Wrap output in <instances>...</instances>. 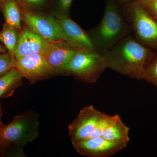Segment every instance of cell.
Segmentation results:
<instances>
[{"label":"cell","instance_id":"23","mask_svg":"<svg viewBox=\"0 0 157 157\" xmlns=\"http://www.w3.org/2000/svg\"><path fill=\"white\" fill-rule=\"evenodd\" d=\"M3 115L2 110V107L0 104V130L5 126L2 121V116Z\"/></svg>","mask_w":157,"mask_h":157},{"label":"cell","instance_id":"7","mask_svg":"<svg viewBox=\"0 0 157 157\" xmlns=\"http://www.w3.org/2000/svg\"><path fill=\"white\" fill-rule=\"evenodd\" d=\"M21 11L22 20L28 28L50 42L63 41V32L56 19L51 15L25 9Z\"/></svg>","mask_w":157,"mask_h":157},{"label":"cell","instance_id":"10","mask_svg":"<svg viewBox=\"0 0 157 157\" xmlns=\"http://www.w3.org/2000/svg\"><path fill=\"white\" fill-rule=\"evenodd\" d=\"M51 42L29 28L21 30L14 55L16 60L23 57L40 54L45 56L50 49Z\"/></svg>","mask_w":157,"mask_h":157},{"label":"cell","instance_id":"15","mask_svg":"<svg viewBox=\"0 0 157 157\" xmlns=\"http://www.w3.org/2000/svg\"><path fill=\"white\" fill-rule=\"evenodd\" d=\"M21 30L5 22L0 32V42L6 48L7 52L14 54Z\"/></svg>","mask_w":157,"mask_h":157},{"label":"cell","instance_id":"1","mask_svg":"<svg viewBox=\"0 0 157 157\" xmlns=\"http://www.w3.org/2000/svg\"><path fill=\"white\" fill-rule=\"evenodd\" d=\"M156 52L129 34L104 54L107 68L140 80Z\"/></svg>","mask_w":157,"mask_h":157},{"label":"cell","instance_id":"8","mask_svg":"<svg viewBox=\"0 0 157 157\" xmlns=\"http://www.w3.org/2000/svg\"><path fill=\"white\" fill-rule=\"evenodd\" d=\"M15 67L32 83L56 73L45 56L40 54L30 55L16 60Z\"/></svg>","mask_w":157,"mask_h":157},{"label":"cell","instance_id":"14","mask_svg":"<svg viewBox=\"0 0 157 157\" xmlns=\"http://www.w3.org/2000/svg\"><path fill=\"white\" fill-rule=\"evenodd\" d=\"M20 7L17 0H3L0 4L6 23L19 30H21L22 20Z\"/></svg>","mask_w":157,"mask_h":157},{"label":"cell","instance_id":"16","mask_svg":"<svg viewBox=\"0 0 157 157\" xmlns=\"http://www.w3.org/2000/svg\"><path fill=\"white\" fill-rule=\"evenodd\" d=\"M143 79L157 88V52L147 67Z\"/></svg>","mask_w":157,"mask_h":157},{"label":"cell","instance_id":"21","mask_svg":"<svg viewBox=\"0 0 157 157\" xmlns=\"http://www.w3.org/2000/svg\"><path fill=\"white\" fill-rule=\"evenodd\" d=\"M8 147L0 143V157H3L7 153Z\"/></svg>","mask_w":157,"mask_h":157},{"label":"cell","instance_id":"24","mask_svg":"<svg viewBox=\"0 0 157 157\" xmlns=\"http://www.w3.org/2000/svg\"><path fill=\"white\" fill-rule=\"evenodd\" d=\"M6 51H7V50H6V48H5V46H4V45L0 42V54L5 53V52H7Z\"/></svg>","mask_w":157,"mask_h":157},{"label":"cell","instance_id":"4","mask_svg":"<svg viewBox=\"0 0 157 157\" xmlns=\"http://www.w3.org/2000/svg\"><path fill=\"white\" fill-rule=\"evenodd\" d=\"M107 68L104 53L95 49H78L63 69V73L88 84L98 81Z\"/></svg>","mask_w":157,"mask_h":157},{"label":"cell","instance_id":"13","mask_svg":"<svg viewBox=\"0 0 157 157\" xmlns=\"http://www.w3.org/2000/svg\"><path fill=\"white\" fill-rule=\"evenodd\" d=\"M23 78L22 73L15 67L0 76V99L13 96L15 90L22 85Z\"/></svg>","mask_w":157,"mask_h":157},{"label":"cell","instance_id":"18","mask_svg":"<svg viewBox=\"0 0 157 157\" xmlns=\"http://www.w3.org/2000/svg\"><path fill=\"white\" fill-rule=\"evenodd\" d=\"M157 20V0H137Z\"/></svg>","mask_w":157,"mask_h":157},{"label":"cell","instance_id":"20","mask_svg":"<svg viewBox=\"0 0 157 157\" xmlns=\"http://www.w3.org/2000/svg\"><path fill=\"white\" fill-rule=\"evenodd\" d=\"M46 0H17L20 6L26 7H37L41 6Z\"/></svg>","mask_w":157,"mask_h":157},{"label":"cell","instance_id":"5","mask_svg":"<svg viewBox=\"0 0 157 157\" xmlns=\"http://www.w3.org/2000/svg\"><path fill=\"white\" fill-rule=\"evenodd\" d=\"M121 9L135 39L146 47L157 50V20L137 0L122 5Z\"/></svg>","mask_w":157,"mask_h":157},{"label":"cell","instance_id":"9","mask_svg":"<svg viewBox=\"0 0 157 157\" xmlns=\"http://www.w3.org/2000/svg\"><path fill=\"white\" fill-rule=\"evenodd\" d=\"M74 148L81 155L88 157H109L125 148L127 145L95 137L72 142Z\"/></svg>","mask_w":157,"mask_h":157},{"label":"cell","instance_id":"3","mask_svg":"<svg viewBox=\"0 0 157 157\" xmlns=\"http://www.w3.org/2000/svg\"><path fill=\"white\" fill-rule=\"evenodd\" d=\"M39 114L27 111L14 117L0 130V143L8 149L15 148L16 156H25L23 148L39 137Z\"/></svg>","mask_w":157,"mask_h":157},{"label":"cell","instance_id":"6","mask_svg":"<svg viewBox=\"0 0 157 157\" xmlns=\"http://www.w3.org/2000/svg\"><path fill=\"white\" fill-rule=\"evenodd\" d=\"M107 116L93 105L84 107L68 126L71 142L89 138Z\"/></svg>","mask_w":157,"mask_h":157},{"label":"cell","instance_id":"25","mask_svg":"<svg viewBox=\"0 0 157 157\" xmlns=\"http://www.w3.org/2000/svg\"><path fill=\"white\" fill-rule=\"evenodd\" d=\"M3 1V0H0V4H1V3Z\"/></svg>","mask_w":157,"mask_h":157},{"label":"cell","instance_id":"2","mask_svg":"<svg viewBox=\"0 0 157 157\" xmlns=\"http://www.w3.org/2000/svg\"><path fill=\"white\" fill-rule=\"evenodd\" d=\"M131 33L121 6L113 0H106L102 20L88 34L96 50L104 53Z\"/></svg>","mask_w":157,"mask_h":157},{"label":"cell","instance_id":"19","mask_svg":"<svg viewBox=\"0 0 157 157\" xmlns=\"http://www.w3.org/2000/svg\"><path fill=\"white\" fill-rule=\"evenodd\" d=\"M73 0H58L59 9L63 16H67L70 11Z\"/></svg>","mask_w":157,"mask_h":157},{"label":"cell","instance_id":"22","mask_svg":"<svg viewBox=\"0 0 157 157\" xmlns=\"http://www.w3.org/2000/svg\"><path fill=\"white\" fill-rule=\"evenodd\" d=\"M115 2L117 3L120 6H122L124 4H127V3L130 2H133V1H136V0H113Z\"/></svg>","mask_w":157,"mask_h":157},{"label":"cell","instance_id":"11","mask_svg":"<svg viewBox=\"0 0 157 157\" xmlns=\"http://www.w3.org/2000/svg\"><path fill=\"white\" fill-rule=\"evenodd\" d=\"M56 20L61 28L64 42L77 49H95L88 33L75 21L63 15L59 16Z\"/></svg>","mask_w":157,"mask_h":157},{"label":"cell","instance_id":"12","mask_svg":"<svg viewBox=\"0 0 157 157\" xmlns=\"http://www.w3.org/2000/svg\"><path fill=\"white\" fill-rule=\"evenodd\" d=\"M78 49L64 41L51 42L50 49L45 56L56 73H63V69Z\"/></svg>","mask_w":157,"mask_h":157},{"label":"cell","instance_id":"17","mask_svg":"<svg viewBox=\"0 0 157 157\" xmlns=\"http://www.w3.org/2000/svg\"><path fill=\"white\" fill-rule=\"evenodd\" d=\"M16 59L14 54L6 52L0 54V76L15 67Z\"/></svg>","mask_w":157,"mask_h":157}]
</instances>
